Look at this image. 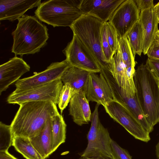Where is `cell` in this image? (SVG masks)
<instances>
[{
  "label": "cell",
  "mask_w": 159,
  "mask_h": 159,
  "mask_svg": "<svg viewBox=\"0 0 159 159\" xmlns=\"http://www.w3.org/2000/svg\"><path fill=\"white\" fill-rule=\"evenodd\" d=\"M133 80L136 95L146 119L153 128L159 122V80L143 63L135 70Z\"/></svg>",
  "instance_id": "obj_3"
},
{
  "label": "cell",
  "mask_w": 159,
  "mask_h": 159,
  "mask_svg": "<svg viewBox=\"0 0 159 159\" xmlns=\"http://www.w3.org/2000/svg\"><path fill=\"white\" fill-rule=\"evenodd\" d=\"M30 67L22 58L15 56L0 66V95L10 85L30 71Z\"/></svg>",
  "instance_id": "obj_14"
},
{
  "label": "cell",
  "mask_w": 159,
  "mask_h": 159,
  "mask_svg": "<svg viewBox=\"0 0 159 159\" xmlns=\"http://www.w3.org/2000/svg\"><path fill=\"white\" fill-rule=\"evenodd\" d=\"M154 10L159 22V2L154 6Z\"/></svg>",
  "instance_id": "obj_35"
},
{
  "label": "cell",
  "mask_w": 159,
  "mask_h": 159,
  "mask_svg": "<svg viewBox=\"0 0 159 159\" xmlns=\"http://www.w3.org/2000/svg\"><path fill=\"white\" fill-rule=\"evenodd\" d=\"M155 40L159 43V30L157 34Z\"/></svg>",
  "instance_id": "obj_38"
},
{
  "label": "cell",
  "mask_w": 159,
  "mask_h": 159,
  "mask_svg": "<svg viewBox=\"0 0 159 159\" xmlns=\"http://www.w3.org/2000/svg\"><path fill=\"white\" fill-rule=\"evenodd\" d=\"M62 51L71 66L90 72L101 71V68L96 60L75 35H73L71 40Z\"/></svg>",
  "instance_id": "obj_10"
},
{
  "label": "cell",
  "mask_w": 159,
  "mask_h": 159,
  "mask_svg": "<svg viewBox=\"0 0 159 159\" xmlns=\"http://www.w3.org/2000/svg\"><path fill=\"white\" fill-rule=\"evenodd\" d=\"M111 145L113 159H132L128 151L112 139Z\"/></svg>",
  "instance_id": "obj_29"
},
{
  "label": "cell",
  "mask_w": 159,
  "mask_h": 159,
  "mask_svg": "<svg viewBox=\"0 0 159 159\" xmlns=\"http://www.w3.org/2000/svg\"><path fill=\"white\" fill-rule=\"evenodd\" d=\"M139 10L142 11L154 7L153 0H134Z\"/></svg>",
  "instance_id": "obj_33"
},
{
  "label": "cell",
  "mask_w": 159,
  "mask_h": 159,
  "mask_svg": "<svg viewBox=\"0 0 159 159\" xmlns=\"http://www.w3.org/2000/svg\"></svg>",
  "instance_id": "obj_39"
},
{
  "label": "cell",
  "mask_w": 159,
  "mask_h": 159,
  "mask_svg": "<svg viewBox=\"0 0 159 159\" xmlns=\"http://www.w3.org/2000/svg\"><path fill=\"white\" fill-rule=\"evenodd\" d=\"M12 33L13 43L11 52L16 56L34 54L47 44L49 38L46 26L34 16L24 15L20 18Z\"/></svg>",
  "instance_id": "obj_2"
},
{
  "label": "cell",
  "mask_w": 159,
  "mask_h": 159,
  "mask_svg": "<svg viewBox=\"0 0 159 159\" xmlns=\"http://www.w3.org/2000/svg\"><path fill=\"white\" fill-rule=\"evenodd\" d=\"M147 55L148 58L159 60V43L155 40L149 48Z\"/></svg>",
  "instance_id": "obj_32"
},
{
  "label": "cell",
  "mask_w": 159,
  "mask_h": 159,
  "mask_svg": "<svg viewBox=\"0 0 159 159\" xmlns=\"http://www.w3.org/2000/svg\"><path fill=\"white\" fill-rule=\"evenodd\" d=\"M52 126L51 118L38 135L29 139L32 145L43 159L47 158L52 154Z\"/></svg>",
  "instance_id": "obj_21"
},
{
  "label": "cell",
  "mask_w": 159,
  "mask_h": 159,
  "mask_svg": "<svg viewBox=\"0 0 159 159\" xmlns=\"http://www.w3.org/2000/svg\"><path fill=\"white\" fill-rule=\"evenodd\" d=\"M101 46L104 56L108 63L115 53L112 51L108 42L106 22L104 23L102 29Z\"/></svg>",
  "instance_id": "obj_28"
},
{
  "label": "cell",
  "mask_w": 159,
  "mask_h": 159,
  "mask_svg": "<svg viewBox=\"0 0 159 159\" xmlns=\"http://www.w3.org/2000/svg\"><path fill=\"white\" fill-rule=\"evenodd\" d=\"M41 3V0H0V20H18L28 10Z\"/></svg>",
  "instance_id": "obj_16"
},
{
  "label": "cell",
  "mask_w": 159,
  "mask_h": 159,
  "mask_svg": "<svg viewBox=\"0 0 159 159\" xmlns=\"http://www.w3.org/2000/svg\"><path fill=\"white\" fill-rule=\"evenodd\" d=\"M140 12L134 0H125L115 10L108 21L115 29L119 38L126 36L139 20Z\"/></svg>",
  "instance_id": "obj_12"
},
{
  "label": "cell",
  "mask_w": 159,
  "mask_h": 159,
  "mask_svg": "<svg viewBox=\"0 0 159 159\" xmlns=\"http://www.w3.org/2000/svg\"><path fill=\"white\" fill-rule=\"evenodd\" d=\"M128 39L133 55L140 56L143 52V31L139 20L134 25L126 36Z\"/></svg>",
  "instance_id": "obj_25"
},
{
  "label": "cell",
  "mask_w": 159,
  "mask_h": 159,
  "mask_svg": "<svg viewBox=\"0 0 159 159\" xmlns=\"http://www.w3.org/2000/svg\"><path fill=\"white\" fill-rule=\"evenodd\" d=\"M70 66L66 59L60 62H53L44 71L34 72L33 75L20 79L16 82V88L12 93H19L60 79L64 71Z\"/></svg>",
  "instance_id": "obj_11"
},
{
  "label": "cell",
  "mask_w": 159,
  "mask_h": 159,
  "mask_svg": "<svg viewBox=\"0 0 159 159\" xmlns=\"http://www.w3.org/2000/svg\"><path fill=\"white\" fill-rule=\"evenodd\" d=\"M76 93L68 84L63 85L60 93L58 104L61 114L69 103L72 97Z\"/></svg>",
  "instance_id": "obj_27"
},
{
  "label": "cell",
  "mask_w": 159,
  "mask_h": 159,
  "mask_svg": "<svg viewBox=\"0 0 159 159\" xmlns=\"http://www.w3.org/2000/svg\"><path fill=\"white\" fill-rule=\"evenodd\" d=\"M78 159H107L102 157H87L82 156L80 157Z\"/></svg>",
  "instance_id": "obj_36"
},
{
  "label": "cell",
  "mask_w": 159,
  "mask_h": 159,
  "mask_svg": "<svg viewBox=\"0 0 159 159\" xmlns=\"http://www.w3.org/2000/svg\"><path fill=\"white\" fill-rule=\"evenodd\" d=\"M103 107L109 116L135 139L146 143L150 140L149 133L124 105L113 100Z\"/></svg>",
  "instance_id": "obj_7"
},
{
  "label": "cell",
  "mask_w": 159,
  "mask_h": 159,
  "mask_svg": "<svg viewBox=\"0 0 159 159\" xmlns=\"http://www.w3.org/2000/svg\"><path fill=\"white\" fill-rule=\"evenodd\" d=\"M118 85L128 92L136 93L134 81L130 78L122 60L119 46L106 68Z\"/></svg>",
  "instance_id": "obj_17"
},
{
  "label": "cell",
  "mask_w": 159,
  "mask_h": 159,
  "mask_svg": "<svg viewBox=\"0 0 159 159\" xmlns=\"http://www.w3.org/2000/svg\"><path fill=\"white\" fill-rule=\"evenodd\" d=\"M108 42L112 51L115 53L119 45L118 36L113 26L109 22H106Z\"/></svg>",
  "instance_id": "obj_30"
},
{
  "label": "cell",
  "mask_w": 159,
  "mask_h": 159,
  "mask_svg": "<svg viewBox=\"0 0 159 159\" xmlns=\"http://www.w3.org/2000/svg\"><path fill=\"white\" fill-rule=\"evenodd\" d=\"M99 105L97 103L92 114L91 125L87 135V147L79 155L81 157H102L107 159H113L111 139L108 130L102 125L99 120Z\"/></svg>",
  "instance_id": "obj_6"
},
{
  "label": "cell",
  "mask_w": 159,
  "mask_h": 159,
  "mask_svg": "<svg viewBox=\"0 0 159 159\" xmlns=\"http://www.w3.org/2000/svg\"><path fill=\"white\" fill-rule=\"evenodd\" d=\"M63 83L60 79L48 84L18 93H11L7 97V103L20 104L30 101H50L58 104Z\"/></svg>",
  "instance_id": "obj_8"
},
{
  "label": "cell",
  "mask_w": 159,
  "mask_h": 159,
  "mask_svg": "<svg viewBox=\"0 0 159 159\" xmlns=\"http://www.w3.org/2000/svg\"><path fill=\"white\" fill-rule=\"evenodd\" d=\"M69 103V115L76 124L81 126L91 121L92 114L84 91L81 90L76 92Z\"/></svg>",
  "instance_id": "obj_18"
},
{
  "label": "cell",
  "mask_w": 159,
  "mask_h": 159,
  "mask_svg": "<svg viewBox=\"0 0 159 159\" xmlns=\"http://www.w3.org/2000/svg\"><path fill=\"white\" fill-rule=\"evenodd\" d=\"M146 64L154 76L159 80V60L148 58Z\"/></svg>",
  "instance_id": "obj_31"
},
{
  "label": "cell",
  "mask_w": 159,
  "mask_h": 159,
  "mask_svg": "<svg viewBox=\"0 0 159 159\" xmlns=\"http://www.w3.org/2000/svg\"><path fill=\"white\" fill-rule=\"evenodd\" d=\"M81 0L46 1L34 12L40 20L53 27H70L83 13L80 9Z\"/></svg>",
  "instance_id": "obj_4"
},
{
  "label": "cell",
  "mask_w": 159,
  "mask_h": 159,
  "mask_svg": "<svg viewBox=\"0 0 159 159\" xmlns=\"http://www.w3.org/2000/svg\"><path fill=\"white\" fill-rule=\"evenodd\" d=\"M13 136L11 126L0 122V151H8L12 145Z\"/></svg>",
  "instance_id": "obj_26"
},
{
  "label": "cell",
  "mask_w": 159,
  "mask_h": 159,
  "mask_svg": "<svg viewBox=\"0 0 159 159\" xmlns=\"http://www.w3.org/2000/svg\"><path fill=\"white\" fill-rule=\"evenodd\" d=\"M90 74L85 92L89 102H94L103 106L114 100L110 87L104 76L101 72Z\"/></svg>",
  "instance_id": "obj_13"
},
{
  "label": "cell",
  "mask_w": 159,
  "mask_h": 159,
  "mask_svg": "<svg viewBox=\"0 0 159 159\" xmlns=\"http://www.w3.org/2000/svg\"><path fill=\"white\" fill-rule=\"evenodd\" d=\"M104 23L94 16L82 14L70 27L73 35L88 49L101 68L107 67L108 65L101 46Z\"/></svg>",
  "instance_id": "obj_5"
},
{
  "label": "cell",
  "mask_w": 159,
  "mask_h": 159,
  "mask_svg": "<svg viewBox=\"0 0 159 159\" xmlns=\"http://www.w3.org/2000/svg\"><path fill=\"white\" fill-rule=\"evenodd\" d=\"M91 72L70 66L64 71L60 79L63 84H68L76 92H85Z\"/></svg>",
  "instance_id": "obj_20"
},
{
  "label": "cell",
  "mask_w": 159,
  "mask_h": 159,
  "mask_svg": "<svg viewBox=\"0 0 159 159\" xmlns=\"http://www.w3.org/2000/svg\"><path fill=\"white\" fill-rule=\"evenodd\" d=\"M12 146L26 159H43L32 145L29 139L13 137Z\"/></svg>",
  "instance_id": "obj_24"
},
{
  "label": "cell",
  "mask_w": 159,
  "mask_h": 159,
  "mask_svg": "<svg viewBox=\"0 0 159 159\" xmlns=\"http://www.w3.org/2000/svg\"><path fill=\"white\" fill-rule=\"evenodd\" d=\"M139 20L143 31V53L146 55L159 30L158 27L159 21L154 7L140 11Z\"/></svg>",
  "instance_id": "obj_19"
},
{
  "label": "cell",
  "mask_w": 159,
  "mask_h": 159,
  "mask_svg": "<svg viewBox=\"0 0 159 159\" xmlns=\"http://www.w3.org/2000/svg\"><path fill=\"white\" fill-rule=\"evenodd\" d=\"M156 154L158 159H159V140L156 146Z\"/></svg>",
  "instance_id": "obj_37"
},
{
  "label": "cell",
  "mask_w": 159,
  "mask_h": 159,
  "mask_svg": "<svg viewBox=\"0 0 159 159\" xmlns=\"http://www.w3.org/2000/svg\"><path fill=\"white\" fill-rule=\"evenodd\" d=\"M119 46L122 60L131 80H133L136 65L134 57L126 36L119 38Z\"/></svg>",
  "instance_id": "obj_23"
},
{
  "label": "cell",
  "mask_w": 159,
  "mask_h": 159,
  "mask_svg": "<svg viewBox=\"0 0 159 159\" xmlns=\"http://www.w3.org/2000/svg\"><path fill=\"white\" fill-rule=\"evenodd\" d=\"M0 159H18L10 154L8 151H0Z\"/></svg>",
  "instance_id": "obj_34"
},
{
  "label": "cell",
  "mask_w": 159,
  "mask_h": 159,
  "mask_svg": "<svg viewBox=\"0 0 159 159\" xmlns=\"http://www.w3.org/2000/svg\"><path fill=\"white\" fill-rule=\"evenodd\" d=\"M103 75L110 87L114 100L125 106L143 128L149 133L152 132L153 128L146 119L136 93H131L120 87L110 72H106Z\"/></svg>",
  "instance_id": "obj_9"
},
{
  "label": "cell",
  "mask_w": 159,
  "mask_h": 159,
  "mask_svg": "<svg viewBox=\"0 0 159 159\" xmlns=\"http://www.w3.org/2000/svg\"><path fill=\"white\" fill-rule=\"evenodd\" d=\"M19 105L10 125L13 137L36 136L49 119L59 113L56 105L50 101L28 102Z\"/></svg>",
  "instance_id": "obj_1"
},
{
  "label": "cell",
  "mask_w": 159,
  "mask_h": 159,
  "mask_svg": "<svg viewBox=\"0 0 159 159\" xmlns=\"http://www.w3.org/2000/svg\"><path fill=\"white\" fill-rule=\"evenodd\" d=\"M125 0H81L83 14L94 16L103 23L108 22L113 13Z\"/></svg>",
  "instance_id": "obj_15"
},
{
  "label": "cell",
  "mask_w": 159,
  "mask_h": 159,
  "mask_svg": "<svg viewBox=\"0 0 159 159\" xmlns=\"http://www.w3.org/2000/svg\"><path fill=\"white\" fill-rule=\"evenodd\" d=\"M52 153L65 142L66 125L61 114L56 115L52 118Z\"/></svg>",
  "instance_id": "obj_22"
}]
</instances>
